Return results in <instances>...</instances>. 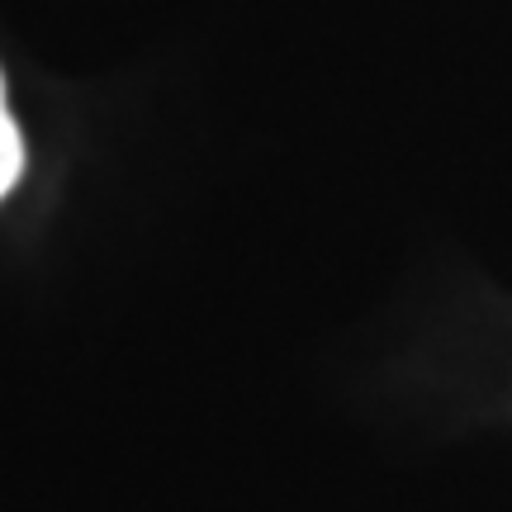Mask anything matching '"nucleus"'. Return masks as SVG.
Listing matches in <instances>:
<instances>
[{
	"instance_id": "f257e3e1",
	"label": "nucleus",
	"mask_w": 512,
	"mask_h": 512,
	"mask_svg": "<svg viewBox=\"0 0 512 512\" xmlns=\"http://www.w3.org/2000/svg\"><path fill=\"white\" fill-rule=\"evenodd\" d=\"M24 176V138H19V124L10 114V100H5V72H0V200L10 195Z\"/></svg>"
}]
</instances>
